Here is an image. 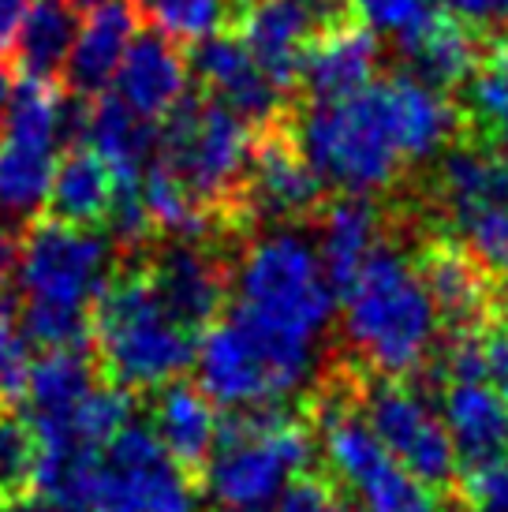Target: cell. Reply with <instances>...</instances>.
Returning a JSON list of instances; mask_svg holds the SVG:
<instances>
[{"label": "cell", "mask_w": 508, "mask_h": 512, "mask_svg": "<svg viewBox=\"0 0 508 512\" xmlns=\"http://www.w3.org/2000/svg\"><path fill=\"white\" fill-rule=\"evenodd\" d=\"M86 143L113 165L116 180H142V169L150 165L157 146V124L139 116L116 94H98Z\"/></svg>", "instance_id": "cell-25"}, {"label": "cell", "mask_w": 508, "mask_h": 512, "mask_svg": "<svg viewBox=\"0 0 508 512\" xmlns=\"http://www.w3.org/2000/svg\"><path fill=\"white\" fill-rule=\"evenodd\" d=\"M314 427L303 404L228 408L217 427L202 490L228 509H258L284 490L296 471L314 468Z\"/></svg>", "instance_id": "cell-6"}, {"label": "cell", "mask_w": 508, "mask_h": 512, "mask_svg": "<svg viewBox=\"0 0 508 512\" xmlns=\"http://www.w3.org/2000/svg\"><path fill=\"white\" fill-rule=\"evenodd\" d=\"M232 292V311L307 348H314L337 311V292L325 281L318 251L288 228L243 243L232 266Z\"/></svg>", "instance_id": "cell-5"}, {"label": "cell", "mask_w": 508, "mask_h": 512, "mask_svg": "<svg viewBox=\"0 0 508 512\" xmlns=\"http://www.w3.org/2000/svg\"><path fill=\"white\" fill-rule=\"evenodd\" d=\"M42 434L23 404H0V505L38 494Z\"/></svg>", "instance_id": "cell-27"}, {"label": "cell", "mask_w": 508, "mask_h": 512, "mask_svg": "<svg viewBox=\"0 0 508 512\" xmlns=\"http://www.w3.org/2000/svg\"><path fill=\"white\" fill-rule=\"evenodd\" d=\"M430 4L471 30H508V0H430Z\"/></svg>", "instance_id": "cell-33"}, {"label": "cell", "mask_w": 508, "mask_h": 512, "mask_svg": "<svg viewBox=\"0 0 508 512\" xmlns=\"http://www.w3.org/2000/svg\"><path fill=\"white\" fill-rule=\"evenodd\" d=\"M299 139L329 191L378 195L400 184L411 169L396 135L385 79L340 101L303 105Z\"/></svg>", "instance_id": "cell-4"}, {"label": "cell", "mask_w": 508, "mask_h": 512, "mask_svg": "<svg viewBox=\"0 0 508 512\" xmlns=\"http://www.w3.org/2000/svg\"><path fill=\"white\" fill-rule=\"evenodd\" d=\"M217 427H221L217 404L198 389V382L172 378L157 389L150 430L157 434L172 464L184 471L198 490H202V475H206L210 453L217 445Z\"/></svg>", "instance_id": "cell-17"}, {"label": "cell", "mask_w": 508, "mask_h": 512, "mask_svg": "<svg viewBox=\"0 0 508 512\" xmlns=\"http://www.w3.org/2000/svg\"><path fill=\"white\" fill-rule=\"evenodd\" d=\"M352 8L370 30H404L426 12V0H352Z\"/></svg>", "instance_id": "cell-34"}, {"label": "cell", "mask_w": 508, "mask_h": 512, "mask_svg": "<svg viewBox=\"0 0 508 512\" xmlns=\"http://www.w3.org/2000/svg\"><path fill=\"white\" fill-rule=\"evenodd\" d=\"M243 19L247 12L236 0H150L142 8V27H154L180 49L217 34H240Z\"/></svg>", "instance_id": "cell-26"}, {"label": "cell", "mask_w": 508, "mask_h": 512, "mask_svg": "<svg viewBox=\"0 0 508 512\" xmlns=\"http://www.w3.org/2000/svg\"><path fill=\"white\" fill-rule=\"evenodd\" d=\"M438 217L449 225L445 232L490 273V281H508V202H471Z\"/></svg>", "instance_id": "cell-28"}, {"label": "cell", "mask_w": 508, "mask_h": 512, "mask_svg": "<svg viewBox=\"0 0 508 512\" xmlns=\"http://www.w3.org/2000/svg\"><path fill=\"white\" fill-rule=\"evenodd\" d=\"M475 341H479L482 382L494 385L508 400V318H486L482 326H475Z\"/></svg>", "instance_id": "cell-32"}, {"label": "cell", "mask_w": 508, "mask_h": 512, "mask_svg": "<svg viewBox=\"0 0 508 512\" xmlns=\"http://www.w3.org/2000/svg\"><path fill=\"white\" fill-rule=\"evenodd\" d=\"M187 68L195 72L198 90L206 98L221 101L228 113H236L251 128L277 113L284 101H292V94L277 90V83L254 64L240 34L195 42L187 49Z\"/></svg>", "instance_id": "cell-13"}, {"label": "cell", "mask_w": 508, "mask_h": 512, "mask_svg": "<svg viewBox=\"0 0 508 512\" xmlns=\"http://www.w3.org/2000/svg\"><path fill=\"white\" fill-rule=\"evenodd\" d=\"M299 113H303V101L292 98L251 128V161H247L243 195L258 228L311 225L333 195L303 150Z\"/></svg>", "instance_id": "cell-8"}, {"label": "cell", "mask_w": 508, "mask_h": 512, "mask_svg": "<svg viewBox=\"0 0 508 512\" xmlns=\"http://www.w3.org/2000/svg\"><path fill=\"white\" fill-rule=\"evenodd\" d=\"M142 258L165 311L195 341L228 311L232 266H236L232 251L198 240H154L142 251Z\"/></svg>", "instance_id": "cell-12"}, {"label": "cell", "mask_w": 508, "mask_h": 512, "mask_svg": "<svg viewBox=\"0 0 508 512\" xmlns=\"http://www.w3.org/2000/svg\"><path fill=\"white\" fill-rule=\"evenodd\" d=\"M243 12H251V8H258V4H266V0H236Z\"/></svg>", "instance_id": "cell-40"}, {"label": "cell", "mask_w": 508, "mask_h": 512, "mask_svg": "<svg viewBox=\"0 0 508 512\" xmlns=\"http://www.w3.org/2000/svg\"><path fill=\"white\" fill-rule=\"evenodd\" d=\"M374 75H378V38L363 19H348L325 30L303 53L296 94L303 105L340 101L374 83Z\"/></svg>", "instance_id": "cell-15"}, {"label": "cell", "mask_w": 508, "mask_h": 512, "mask_svg": "<svg viewBox=\"0 0 508 512\" xmlns=\"http://www.w3.org/2000/svg\"><path fill=\"white\" fill-rule=\"evenodd\" d=\"M71 8H75V12H83V8H98L101 0H68Z\"/></svg>", "instance_id": "cell-39"}, {"label": "cell", "mask_w": 508, "mask_h": 512, "mask_svg": "<svg viewBox=\"0 0 508 512\" xmlns=\"http://www.w3.org/2000/svg\"><path fill=\"white\" fill-rule=\"evenodd\" d=\"M0 512H83V509L60 505V501L45 498V494H30V498H19V501H8V505H0Z\"/></svg>", "instance_id": "cell-37"}, {"label": "cell", "mask_w": 508, "mask_h": 512, "mask_svg": "<svg viewBox=\"0 0 508 512\" xmlns=\"http://www.w3.org/2000/svg\"><path fill=\"white\" fill-rule=\"evenodd\" d=\"M15 262H19V236L12 228L0 221V292H8V281L15 273Z\"/></svg>", "instance_id": "cell-35"}, {"label": "cell", "mask_w": 508, "mask_h": 512, "mask_svg": "<svg viewBox=\"0 0 508 512\" xmlns=\"http://www.w3.org/2000/svg\"><path fill=\"white\" fill-rule=\"evenodd\" d=\"M311 228H318V262H322L325 281L340 296L385 236L389 210L374 195L333 191L329 202L322 206V214L311 221Z\"/></svg>", "instance_id": "cell-16"}, {"label": "cell", "mask_w": 508, "mask_h": 512, "mask_svg": "<svg viewBox=\"0 0 508 512\" xmlns=\"http://www.w3.org/2000/svg\"><path fill=\"white\" fill-rule=\"evenodd\" d=\"M441 419L456 445L460 468L508 453V400L486 382H445Z\"/></svg>", "instance_id": "cell-22"}, {"label": "cell", "mask_w": 508, "mask_h": 512, "mask_svg": "<svg viewBox=\"0 0 508 512\" xmlns=\"http://www.w3.org/2000/svg\"><path fill=\"white\" fill-rule=\"evenodd\" d=\"M396 45H400V57L411 64V75L441 90L467 83L486 57L479 30L430 8L419 19H411L404 30H396Z\"/></svg>", "instance_id": "cell-19"}, {"label": "cell", "mask_w": 508, "mask_h": 512, "mask_svg": "<svg viewBox=\"0 0 508 512\" xmlns=\"http://www.w3.org/2000/svg\"><path fill=\"white\" fill-rule=\"evenodd\" d=\"M340 299L344 341L352 348L348 359L385 378H411L419 367H426L438 344L441 318L411 255H404V247L396 243L393 214L385 236Z\"/></svg>", "instance_id": "cell-1"}, {"label": "cell", "mask_w": 508, "mask_h": 512, "mask_svg": "<svg viewBox=\"0 0 508 512\" xmlns=\"http://www.w3.org/2000/svg\"><path fill=\"white\" fill-rule=\"evenodd\" d=\"M221 512H247V509H221Z\"/></svg>", "instance_id": "cell-42"}, {"label": "cell", "mask_w": 508, "mask_h": 512, "mask_svg": "<svg viewBox=\"0 0 508 512\" xmlns=\"http://www.w3.org/2000/svg\"><path fill=\"white\" fill-rule=\"evenodd\" d=\"M19 285L27 303L90 307L109 277V243L98 228L34 214L19 236Z\"/></svg>", "instance_id": "cell-10"}, {"label": "cell", "mask_w": 508, "mask_h": 512, "mask_svg": "<svg viewBox=\"0 0 508 512\" xmlns=\"http://www.w3.org/2000/svg\"><path fill=\"white\" fill-rule=\"evenodd\" d=\"M311 359L314 348L307 344L284 341L240 311H225L195 341L191 363L198 367V389L217 408H254L296 393Z\"/></svg>", "instance_id": "cell-7"}, {"label": "cell", "mask_w": 508, "mask_h": 512, "mask_svg": "<svg viewBox=\"0 0 508 512\" xmlns=\"http://www.w3.org/2000/svg\"><path fill=\"white\" fill-rule=\"evenodd\" d=\"M467 83H471V113H464L467 124H479L482 143L508 154V38H501L482 57L479 72Z\"/></svg>", "instance_id": "cell-29"}, {"label": "cell", "mask_w": 508, "mask_h": 512, "mask_svg": "<svg viewBox=\"0 0 508 512\" xmlns=\"http://www.w3.org/2000/svg\"><path fill=\"white\" fill-rule=\"evenodd\" d=\"M198 486L135 419L98 456L90 512H195Z\"/></svg>", "instance_id": "cell-11"}, {"label": "cell", "mask_w": 508, "mask_h": 512, "mask_svg": "<svg viewBox=\"0 0 508 512\" xmlns=\"http://www.w3.org/2000/svg\"><path fill=\"white\" fill-rule=\"evenodd\" d=\"M139 27V0H101L98 8H90V19L75 34V45L64 64V86L86 98H98L116 75Z\"/></svg>", "instance_id": "cell-20"}, {"label": "cell", "mask_w": 508, "mask_h": 512, "mask_svg": "<svg viewBox=\"0 0 508 512\" xmlns=\"http://www.w3.org/2000/svg\"><path fill=\"white\" fill-rule=\"evenodd\" d=\"M27 4L30 0H0V53L12 42V34H15V27H19L23 12H27Z\"/></svg>", "instance_id": "cell-36"}, {"label": "cell", "mask_w": 508, "mask_h": 512, "mask_svg": "<svg viewBox=\"0 0 508 512\" xmlns=\"http://www.w3.org/2000/svg\"><path fill=\"white\" fill-rule=\"evenodd\" d=\"M415 270L423 277L426 292L434 299L441 326L471 329L494 318V281L475 258L464 251V243L449 232H430L415 247Z\"/></svg>", "instance_id": "cell-14"}, {"label": "cell", "mask_w": 508, "mask_h": 512, "mask_svg": "<svg viewBox=\"0 0 508 512\" xmlns=\"http://www.w3.org/2000/svg\"><path fill=\"white\" fill-rule=\"evenodd\" d=\"M116 202V172L90 143L64 146L45 187L42 214L79 228H105Z\"/></svg>", "instance_id": "cell-21"}, {"label": "cell", "mask_w": 508, "mask_h": 512, "mask_svg": "<svg viewBox=\"0 0 508 512\" xmlns=\"http://www.w3.org/2000/svg\"><path fill=\"white\" fill-rule=\"evenodd\" d=\"M187 79H191L187 49L172 45L154 27H146L135 30L124 60L116 68V98L157 124L176 101L184 98Z\"/></svg>", "instance_id": "cell-18"}, {"label": "cell", "mask_w": 508, "mask_h": 512, "mask_svg": "<svg viewBox=\"0 0 508 512\" xmlns=\"http://www.w3.org/2000/svg\"><path fill=\"white\" fill-rule=\"evenodd\" d=\"M456 494H460L464 512H508V453L464 468Z\"/></svg>", "instance_id": "cell-31"}, {"label": "cell", "mask_w": 508, "mask_h": 512, "mask_svg": "<svg viewBox=\"0 0 508 512\" xmlns=\"http://www.w3.org/2000/svg\"><path fill=\"white\" fill-rule=\"evenodd\" d=\"M355 363V359H352ZM355 404L378 441L423 486L449 494L460 479V460L441 412L411 385V378H385L359 367Z\"/></svg>", "instance_id": "cell-9"}, {"label": "cell", "mask_w": 508, "mask_h": 512, "mask_svg": "<svg viewBox=\"0 0 508 512\" xmlns=\"http://www.w3.org/2000/svg\"><path fill=\"white\" fill-rule=\"evenodd\" d=\"M146 4H150V0H139V12H142V8H146Z\"/></svg>", "instance_id": "cell-41"}, {"label": "cell", "mask_w": 508, "mask_h": 512, "mask_svg": "<svg viewBox=\"0 0 508 512\" xmlns=\"http://www.w3.org/2000/svg\"><path fill=\"white\" fill-rule=\"evenodd\" d=\"M12 79H15L12 64H8V57L0 53V113L8 109V98H12Z\"/></svg>", "instance_id": "cell-38"}, {"label": "cell", "mask_w": 508, "mask_h": 512, "mask_svg": "<svg viewBox=\"0 0 508 512\" xmlns=\"http://www.w3.org/2000/svg\"><path fill=\"white\" fill-rule=\"evenodd\" d=\"M101 382L98 363L90 344L79 348H45L38 359H30L27 370V412L34 419H60Z\"/></svg>", "instance_id": "cell-24"}, {"label": "cell", "mask_w": 508, "mask_h": 512, "mask_svg": "<svg viewBox=\"0 0 508 512\" xmlns=\"http://www.w3.org/2000/svg\"><path fill=\"white\" fill-rule=\"evenodd\" d=\"M90 352L101 382L131 397L154 393L191 367L195 337L165 311L142 255L116 258V270L90 299Z\"/></svg>", "instance_id": "cell-2"}, {"label": "cell", "mask_w": 508, "mask_h": 512, "mask_svg": "<svg viewBox=\"0 0 508 512\" xmlns=\"http://www.w3.org/2000/svg\"><path fill=\"white\" fill-rule=\"evenodd\" d=\"M355 378L359 363L344 356L303 400L314 438H322L325 471L344 486L359 512H452L449 498L419 483L367 427L355 404Z\"/></svg>", "instance_id": "cell-3"}, {"label": "cell", "mask_w": 508, "mask_h": 512, "mask_svg": "<svg viewBox=\"0 0 508 512\" xmlns=\"http://www.w3.org/2000/svg\"><path fill=\"white\" fill-rule=\"evenodd\" d=\"M79 34V19L68 0H30L4 57L15 79H49L64 83V64Z\"/></svg>", "instance_id": "cell-23"}, {"label": "cell", "mask_w": 508, "mask_h": 512, "mask_svg": "<svg viewBox=\"0 0 508 512\" xmlns=\"http://www.w3.org/2000/svg\"><path fill=\"white\" fill-rule=\"evenodd\" d=\"M277 498H281L277 512H359V505L325 468L296 471Z\"/></svg>", "instance_id": "cell-30"}]
</instances>
